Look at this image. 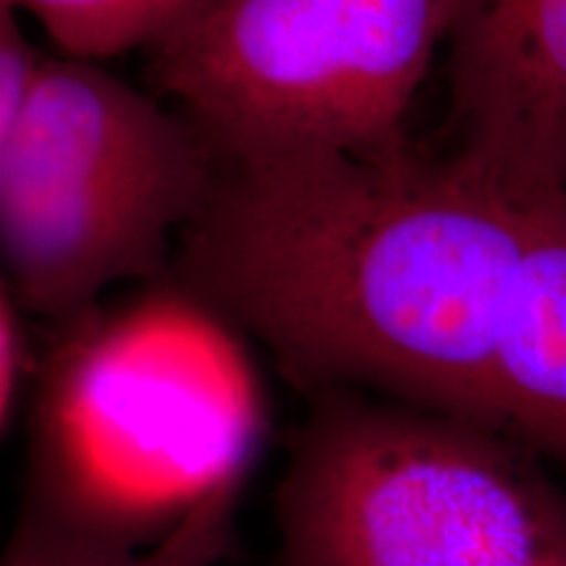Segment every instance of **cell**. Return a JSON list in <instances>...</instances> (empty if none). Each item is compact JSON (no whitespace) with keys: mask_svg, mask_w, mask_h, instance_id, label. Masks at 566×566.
<instances>
[{"mask_svg":"<svg viewBox=\"0 0 566 566\" xmlns=\"http://www.w3.org/2000/svg\"><path fill=\"white\" fill-rule=\"evenodd\" d=\"M533 208L451 153L229 166L171 286L310 396L363 391L501 428L499 344Z\"/></svg>","mask_w":566,"mask_h":566,"instance_id":"1","label":"cell"},{"mask_svg":"<svg viewBox=\"0 0 566 566\" xmlns=\"http://www.w3.org/2000/svg\"><path fill=\"white\" fill-rule=\"evenodd\" d=\"M221 323L181 289L55 323L38 373L27 499L150 546L247 478L263 409Z\"/></svg>","mask_w":566,"mask_h":566,"instance_id":"2","label":"cell"},{"mask_svg":"<svg viewBox=\"0 0 566 566\" xmlns=\"http://www.w3.org/2000/svg\"><path fill=\"white\" fill-rule=\"evenodd\" d=\"M275 566H566V495L516 438L363 391L310 396Z\"/></svg>","mask_w":566,"mask_h":566,"instance_id":"3","label":"cell"},{"mask_svg":"<svg viewBox=\"0 0 566 566\" xmlns=\"http://www.w3.org/2000/svg\"><path fill=\"white\" fill-rule=\"evenodd\" d=\"M223 171L205 134L97 61L48 55L0 137L3 286L66 323L108 286L168 273Z\"/></svg>","mask_w":566,"mask_h":566,"instance_id":"4","label":"cell"},{"mask_svg":"<svg viewBox=\"0 0 566 566\" xmlns=\"http://www.w3.org/2000/svg\"><path fill=\"white\" fill-rule=\"evenodd\" d=\"M467 3L216 0L147 51V74L229 166L394 153Z\"/></svg>","mask_w":566,"mask_h":566,"instance_id":"5","label":"cell"},{"mask_svg":"<svg viewBox=\"0 0 566 566\" xmlns=\"http://www.w3.org/2000/svg\"><path fill=\"white\" fill-rule=\"evenodd\" d=\"M449 74L459 158L525 208L566 195V0H470Z\"/></svg>","mask_w":566,"mask_h":566,"instance_id":"6","label":"cell"},{"mask_svg":"<svg viewBox=\"0 0 566 566\" xmlns=\"http://www.w3.org/2000/svg\"><path fill=\"white\" fill-rule=\"evenodd\" d=\"M499 407L506 436L566 472V195L533 205L501 328Z\"/></svg>","mask_w":566,"mask_h":566,"instance_id":"7","label":"cell"},{"mask_svg":"<svg viewBox=\"0 0 566 566\" xmlns=\"http://www.w3.org/2000/svg\"><path fill=\"white\" fill-rule=\"evenodd\" d=\"M244 478L212 491L179 527L150 546L84 527L24 499L3 566H218L237 551L233 514Z\"/></svg>","mask_w":566,"mask_h":566,"instance_id":"8","label":"cell"},{"mask_svg":"<svg viewBox=\"0 0 566 566\" xmlns=\"http://www.w3.org/2000/svg\"><path fill=\"white\" fill-rule=\"evenodd\" d=\"M216 0H0L40 21L61 55L103 61L150 51L208 11Z\"/></svg>","mask_w":566,"mask_h":566,"instance_id":"9","label":"cell"},{"mask_svg":"<svg viewBox=\"0 0 566 566\" xmlns=\"http://www.w3.org/2000/svg\"><path fill=\"white\" fill-rule=\"evenodd\" d=\"M45 61L48 53H42L27 38L19 11L0 6V137L9 134L24 116Z\"/></svg>","mask_w":566,"mask_h":566,"instance_id":"10","label":"cell"},{"mask_svg":"<svg viewBox=\"0 0 566 566\" xmlns=\"http://www.w3.org/2000/svg\"><path fill=\"white\" fill-rule=\"evenodd\" d=\"M27 317L30 313L0 283V424H3V433H9L17 420L27 384L34 373H40V363H34L32 331Z\"/></svg>","mask_w":566,"mask_h":566,"instance_id":"11","label":"cell"}]
</instances>
